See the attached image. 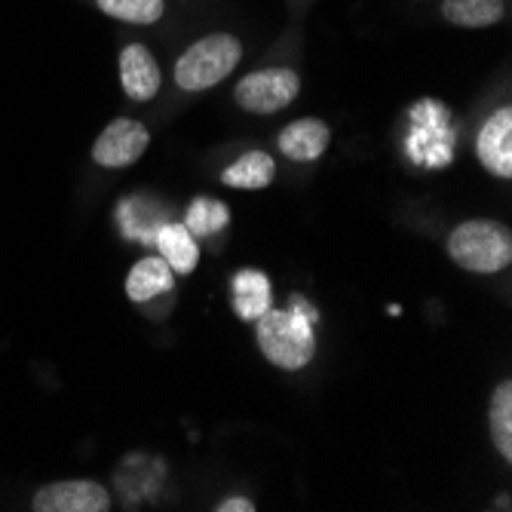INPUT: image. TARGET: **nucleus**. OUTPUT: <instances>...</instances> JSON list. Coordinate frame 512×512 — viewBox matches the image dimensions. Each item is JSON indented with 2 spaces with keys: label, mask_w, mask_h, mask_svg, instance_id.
Returning a JSON list of instances; mask_svg holds the SVG:
<instances>
[{
  "label": "nucleus",
  "mask_w": 512,
  "mask_h": 512,
  "mask_svg": "<svg viewBox=\"0 0 512 512\" xmlns=\"http://www.w3.org/2000/svg\"><path fill=\"white\" fill-rule=\"evenodd\" d=\"M301 92V77L292 68H261L246 74L237 89L234 99L243 111L249 114H276L286 105H292Z\"/></svg>",
  "instance_id": "nucleus-4"
},
{
  "label": "nucleus",
  "mask_w": 512,
  "mask_h": 512,
  "mask_svg": "<svg viewBox=\"0 0 512 512\" xmlns=\"http://www.w3.org/2000/svg\"><path fill=\"white\" fill-rule=\"evenodd\" d=\"M476 154L482 166L497 178H512V111H494L476 138Z\"/></svg>",
  "instance_id": "nucleus-7"
},
{
  "label": "nucleus",
  "mask_w": 512,
  "mask_h": 512,
  "mask_svg": "<svg viewBox=\"0 0 512 512\" xmlns=\"http://www.w3.org/2000/svg\"><path fill=\"white\" fill-rule=\"evenodd\" d=\"M215 509L218 512H255V503L246 497H230V500H221Z\"/></svg>",
  "instance_id": "nucleus-18"
},
{
  "label": "nucleus",
  "mask_w": 512,
  "mask_h": 512,
  "mask_svg": "<svg viewBox=\"0 0 512 512\" xmlns=\"http://www.w3.org/2000/svg\"><path fill=\"white\" fill-rule=\"evenodd\" d=\"M316 313L304 298H292V310H264L255 319V335L264 359L276 368L298 371L310 365L316 341H313Z\"/></svg>",
  "instance_id": "nucleus-1"
},
{
  "label": "nucleus",
  "mask_w": 512,
  "mask_h": 512,
  "mask_svg": "<svg viewBox=\"0 0 512 512\" xmlns=\"http://www.w3.org/2000/svg\"><path fill=\"white\" fill-rule=\"evenodd\" d=\"M151 145V132L145 123L132 117H117L111 126L102 129V135L92 145V160L105 169H123L132 166Z\"/></svg>",
  "instance_id": "nucleus-6"
},
{
  "label": "nucleus",
  "mask_w": 512,
  "mask_h": 512,
  "mask_svg": "<svg viewBox=\"0 0 512 512\" xmlns=\"http://www.w3.org/2000/svg\"><path fill=\"white\" fill-rule=\"evenodd\" d=\"M230 286H234V310L243 322H255L264 310L273 307L270 279L261 270H240Z\"/></svg>",
  "instance_id": "nucleus-12"
},
{
  "label": "nucleus",
  "mask_w": 512,
  "mask_h": 512,
  "mask_svg": "<svg viewBox=\"0 0 512 512\" xmlns=\"http://www.w3.org/2000/svg\"><path fill=\"white\" fill-rule=\"evenodd\" d=\"M243 59V43L234 34H206L175 62V83L184 92H203L230 77Z\"/></svg>",
  "instance_id": "nucleus-3"
},
{
  "label": "nucleus",
  "mask_w": 512,
  "mask_h": 512,
  "mask_svg": "<svg viewBox=\"0 0 512 512\" xmlns=\"http://www.w3.org/2000/svg\"><path fill=\"white\" fill-rule=\"evenodd\" d=\"M442 16L457 28H488L503 19V0H442Z\"/></svg>",
  "instance_id": "nucleus-14"
},
{
  "label": "nucleus",
  "mask_w": 512,
  "mask_h": 512,
  "mask_svg": "<svg viewBox=\"0 0 512 512\" xmlns=\"http://www.w3.org/2000/svg\"><path fill=\"white\" fill-rule=\"evenodd\" d=\"M172 279H175L172 267L160 255H148V258H142L129 270V276H126V295L135 304L154 301V298H160V295H166L172 289Z\"/></svg>",
  "instance_id": "nucleus-10"
},
{
  "label": "nucleus",
  "mask_w": 512,
  "mask_h": 512,
  "mask_svg": "<svg viewBox=\"0 0 512 512\" xmlns=\"http://www.w3.org/2000/svg\"><path fill=\"white\" fill-rule=\"evenodd\" d=\"M96 4L105 16L132 25H154L166 13V0H96Z\"/></svg>",
  "instance_id": "nucleus-17"
},
{
  "label": "nucleus",
  "mask_w": 512,
  "mask_h": 512,
  "mask_svg": "<svg viewBox=\"0 0 512 512\" xmlns=\"http://www.w3.org/2000/svg\"><path fill=\"white\" fill-rule=\"evenodd\" d=\"M120 86L132 102H151L160 92V65L142 43H129L120 53Z\"/></svg>",
  "instance_id": "nucleus-8"
},
{
  "label": "nucleus",
  "mask_w": 512,
  "mask_h": 512,
  "mask_svg": "<svg viewBox=\"0 0 512 512\" xmlns=\"http://www.w3.org/2000/svg\"><path fill=\"white\" fill-rule=\"evenodd\" d=\"M329 142H332V129L325 126L319 117L295 120V123H289L283 132H279V138H276L279 151H283L295 163L319 160L325 151H329Z\"/></svg>",
  "instance_id": "nucleus-9"
},
{
  "label": "nucleus",
  "mask_w": 512,
  "mask_h": 512,
  "mask_svg": "<svg viewBox=\"0 0 512 512\" xmlns=\"http://www.w3.org/2000/svg\"><path fill=\"white\" fill-rule=\"evenodd\" d=\"M488 421H491V442L500 451L503 460L512 457V384H500L491 396L488 408Z\"/></svg>",
  "instance_id": "nucleus-15"
},
{
  "label": "nucleus",
  "mask_w": 512,
  "mask_h": 512,
  "mask_svg": "<svg viewBox=\"0 0 512 512\" xmlns=\"http://www.w3.org/2000/svg\"><path fill=\"white\" fill-rule=\"evenodd\" d=\"M448 255L470 273H500L512 261V234L491 218L463 221L448 234Z\"/></svg>",
  "instance_id": "nucleus-2"
},
{
  "label": "nucleus",
  "mask_w": 512,
  "mask_h": 512,
  "mask_svg": "<svg viewBox=\"0 0 512 512\" xmlns=\"http://www.w3.org/2000/svg\"><path fill=\"white\" fill-rule=\"evenodd\" d=\"M497 503H500V509H512V506H509V497H506V494H503V497H500Z\"/></svg>",
  "instance_id": "nucleus-19"
},
{
  "label": "nucleus",
  "mask_w": 512,
  "mask_h": 512,
  "mask_svg": "<svg viewBox=\"0 0 512 512\" xmlns=\"http://www.w3.org/2000/svg\"><path fill=\"white\" fill-rule=\"evenodd\" d=\"M34 512H108L111 494L102 482L92 479H65L40 488L31 497Z\"/></svg>",
  "instance_id": "nucleus-5"
},
{
  "label": "nucleus",
  "mask_w": 512,
  "mask_h": 512,
  "mask_svg": "<svg viewBox=\"0 0 512 512\" xmlns=\"http://www.w3.org/2000/svg\"><path fill=\"white\" fill-rule=\"evenodd\" d=\"M227 224H230V209L209 197L194 200L188 206V215H184V227H188L194 237H215Z\"/></svg>",
  "instance_id": "nucleus-16"
},
{
  "label": "nucleus",
  "mask_w": 512,
  "mask_h": 512,
  "mask_svg": "<svg viewBox=\"0 0 512 512\" xmlns=\"http://www.w3.org/2000/svg\"><path fill=\"white\" fill-rule=\"evenodd\" d=\"M157 249L160 258L172 267V273H194L200 264V246L197 237L184 224H163L157 230Z\"/></svg>",
  "instance_id": "nucleus-11"
},
{
  "label": "nucleus",
  "mask_w": 512,
  "mask_h": 512,
  "mask_svg": "<svg viewBox=\"0 0 512 512\" xmlns=\"http://www.w3.org/2000/svg\"><path fill=\"white\" fill-rule=\"evenodd\" d=\"M273 178H276V163L264 151H249L221 172V181L237 191H261Z\"/></svg>",
  "instance_id": "nucleus-13"
}]
</instances>
